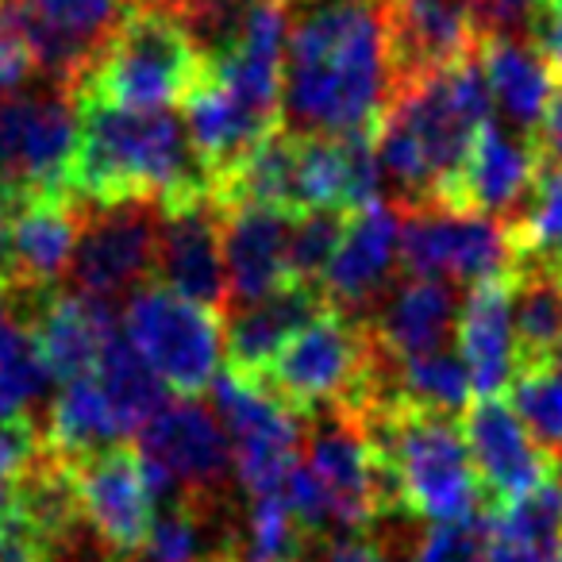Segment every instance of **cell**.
Wrapping results in <instances>:
<instances>
[{
  "instance_id": "obj_28",
  "label": "cell",
  "mask_w": 562,
  "mask_h": 562,
  "mask_svg": "<svg viewBox=\"0 0 562 562\" xmlns=\"http://www.w3.org/2000/svg\"><path fill=\"white\" fill-rule=\"evenodd\" d=\"M97 382H101L109 408L116 416L120 436H139L166 405H170V390L166 382L132 351L124 336H116L101 355V367H97Z\"/></svg>"
},
{
  "instance_id": "obj_35",
  "label": "cell",
  "mask_w": 562,
  "mask_h": 562,
  "mask_svg": "<svg viewBox=\"0 0 562 562\" xmlns=\"http://www.w3.org/2000/svg\"><path fill=\"white\" fill-rule=\"evenodd\" d=\"M490 508L482 505L467 520L436 524L431 531H424V539L413 551V562H490Z\"/></svg>"
},
{
  "instance_id": "obj_36",
  "label": "cell",
  "mask_w": 562,
  "mask_h": 562,
  "mask_svg": "<svg viewBox=\"0 0 562 562\" xmlns=\"http://www.w3.org/2000/svg\"><path fill=\"white\" fill-rule=\"evenodd\" d=\"M43 431H35L32 420L16 424H0V516L12 508V490H16V477L24 470V462L35 454Z\"/></svg>"
},
{
  "instance_id": "obj_14",
  "label": "cell",
  "mask_w": 562,
  "mask_h": 562,
  "mask_svg": "<svg viewBox=\"0 0 562 562\" xmlns=\"http://www.w3.org/2000/svg\"><path fill=\"white\" fill-rule=\"evenodd\" d=\"M462 436H467L485 505H508L524 497L543 485L554 470V459L531 439L513 405L501 397H477L462 413Z\"/></svg>"
},
{
  "instance_id": "obj_42",
  "label": "cell",
  "mask_w": 562,
  "mask_h": 562,
  "mask_svg": "<svg viewBox=\"0 0 562 562\" xmlns=\"http://www.w3.org/2000/svg\"><path fill=\"white\" fill-rule=\"evenodd\" d=\"M536 147L543 158L562 166V78H559V86H551V97H547L543 120H539V127H536Z\"/></svg>"
},
{
  "instance_id": "obj_32",
  "label": "cell",
  "mask_w": 562,
  "mask_h": 562,
  "mask_svg": "<svg viewBox=\"0 0 562 562\" xmlns=\"http://www.w3.org/2000/svg\"><path fill=\"white\" fill-rule=\"evenodd\" d=\"M209 497H170L155 508L139 551L147 562H209Z\"/></svg>"
},
{
  "instance_id": "obj_6",
  "label": "cell",
  "mask_w": 562,
  "mask_h": 562,
  "mask_svg": "<svg viewBox=\"0 0 562 562\" xmlns=\"http://www.w3.org/2000/svg\"><path fill=\"white\" fill-rule=\"evenodd\" d=\"M124 339L132 351L155 370L170 393L196 397L220 374V313L178 297L166 285L150 281L127 301Z\"/></svg>"
},
{
  "instance_id": "obj_5",
  "label": "cell",
  "mask_w": 562,
  "mask_h": 562,
  "mask_svg": "<svg viewBox=\"0 0 562 562\" xmlns=\"http://www.w3.org/2000/svg\"><path fill=\"white\" fill-rule=\"evenodd\" d=\"M209 70V58L196 50L189 32L147 0H132V9L116 24L89 70L74 86V104H112V109L158 112L181 109L196 81Z\"/></svg>"
},
{
  "instance_id": "obj_18",
  "label": "cell",
  "mask_w": 562,
  "mask_h": 562,
  "mask_svg": "<svg viewBox=\"0 0 562 562\" xmlns=\"http://www.w3.org/2000/svg\"><path fill=\"white\" fill-rule=\"evenodd\" d=\"M539 147L528 135H516L505 124H485L462 162L459 178L447 186L436 209L477 212V216H508L528 193L539 170Z\"/></svg>"
},
{
  "instance_id": "obj_1",
  "label": "cell",
  "mask_w": 562,
  "mask_h": 562,
  "mask_svg": "<svg viewBox=\"0 0 562 562\" xmlns=\"http://www.w3.org/2000/svg\"><path fill=\"white\" fill-rule=\"evenodd\" d=\"M390 93L382 0H316L285 40L281 127L301 135L378 132Z\"/></svg>"
},
{
  "instance_id": "obj_23",
  "label": "cell",
  "mask_w": 562,
  "mask_h": 562,
  "mask_svg": "<svg viewBox=\"0 0 562 562\" xmlns=\"http://www.w3.org/2000/svg\"><path fill=\"white\" fill-rule=\"evenodd\" d=\"M477 63L490 89V104H497L501 112V124L536 139L547 97H551V70L543 66V58L531 50L524 35H485L477 47Z\"/></svg>"
},
{
  "instance_id": "obj_13",
  "label": "cell",
  "mask_w": 562,
  "mask_h": 562,
  "mask_svg": "<svg viewBox=\"0 0 562 562\" xmlns=\"http://www.w3.org/2000/svg\"><path fill=\"white\" fill-rule=\"evenodd\" d=\"M74 477H78L81 520L97 531L112 559H127L139 551L158 508L147 474H143L139 451L116 443L86 459H74Z\"/></svg>"
},
{
  "instance_id": "obj_38",
  "label": "cell",
  "mask_w": 562,
  "mask_h": 562,
  "mask_svg": "<svg viewBox=\"0 0 562 562\" xmlns=\"http://www.w3.org/2000/svg\"><path fill=\"white\" fill-rule=\"evenodd\" d=\"M58 547L20 513L0 516V562H55Z\"/></svg>"
},
{
  "instance_id": "obj_9",
  "label": "cell",
  "mask_w": 562,
  "mask_h": 562,
  "mask_svg": "<svg viewBox=\"0 0 562 562\" xmlns=\"http://www.w3.org/2000/svg\"><path fill=\"white\" fill-rule=\"evenodd\" d=\"M139 462L155 501L212 497L232 470V443L212 408L181 397L139 431Z\"/></svg>"
},
{
  "instance_id": "obj_15",
  "label": "cell",
  "mask_w": 562,
  "mask_h": 562,
  "mask_svg": "<svg viewBox=\"0 0 562 562\" xmlns=\"http://www.w3.org/2000/svg\"><path fill=\"white\" fill-rule=\"evenodd\" d=\"M24 328L35 336L43 367L58 382L89 378L101 367V355L120 336V321L112 301L89 297V293L47 290L35 297L24 313Z\"/></svg>"
},
{
  "instance_id": "obj_11",
  "label": "cell",
  "mask_w": 562,
  "mask_h": 562,
  "mask_svg": "<svg viewBox=\"0 0 562 562\" xmlns=\"http://www.w3.org/2000/svg\"><path fill=\"white\" fill-rule=\"evenodd\" d=\"M158 209L143 201L97 209L81 220L78 250H74L70 273L78 293L112 301L143 281H155L158 262Z\"/></svg>"
},
{
  "instance_id": "obj_26",
  "label": "cell",
  "mask_w": 562,
  "mask_h": 562,
  "mask_svg": "<svg viewBox=\"0 0 562 562\" xmlns=\"http://www.w3.org/2000/svg\"><path fill=\"white\" fill-rule=\"evenodd\" d=\"M505 235L513 247V266H551L562 270V166L551 158H539V170L531 178L528 193L520 196L505 216Z\"/></svg>"
},
{
  "instance_id": "obj_30",
  "label": "cell",
  "mask_w": 562,
  "mask_h": 562,
  "mask_svg": "<svg viewBox=\"0 0 562 562\" xmlns=\"http://www.w3.org/2000/svg\"><path fill=\"white\" fill-rule=\"evenodd\" d=\"M308 531L297 524L285 497H258L243 531H232L227 562H301L308 551Z\"/></svg>"
},
{
  "instance_id": "obj_40",
  "label": "cell",
  "mask_w": 562,
  "mask_h": 562,
  "mask_svg": "<svg viewBox=\"0 0 562 562\" xmlns=\"http://www.w3.org/2000/svg\"><path fill=\"white\" fill-rule=\"evenodd\" d=\"M316 562H385V547L367 531H331L321 539Z\"/></svg>"
},
{
  "instance_id": "obj_25",
  "label": "cell",
  "mask_w": 562,
  "mask_h": 562,
  "mask_svg": "<svg viewBox=\"0 0 562 562\" xmlns=\"http://www.w3.org/2000/svg\"><path fill=\"white\" fill-rule=\"evenodd\" d=\"M559 344H562V270L516 262L513 266L516 374L539 370V367H554Z\"/></svg>"
},
{
  "instance_id": "obj_8",
  "label": "cell",
  "mask_w": 562,
  "mask_h": 562,
  "mask_svg": "<svg viewBox=\"0 0 562 562\" xmlns=\"http://www.w3.org/2000/svg\"><path fill=\"white\" fill-rule=\"evenodd\" d=\"M78 150V109L66 89L0 97V186L32 196H70V166Z\"/></svg>"
},
{
  "instance_id": "obj_45",
  "label": "cell",
  "mask_w": 562,
  "mask_h": 562,
  "mask_svg": "<svg viewBox=\"0 0 562 562\" xmlns=\"http://www.w3.org/2000/svg\"><path fill=\"white\" fill-rule=\"evenodd\" d=\"M554 370L562 374V344H559V355H554Z\"/></svg>"
},
{
  "instance_id": "obj_44",
  "label": "cell",
  "mask_w": 562,
  "mask_h": 562,
  "mask_svg": "<svg viewBox=\"0 0 562 562\" xmlns=\"http://www.w3.org/2000/svg\"><path fill=\"white\" fill-rule=\"evenodd\" d=\"M250 4H281V9H285L290 0H250Z\"/></svg>"
},
{
  "instance_id": "obj_29",
  "label": "cell",
  "mask_w": 562,
  "mask_h": 562,
  "mask_svg": "<svg viewBox=\"0 0 562 562\" xmlns=\"http://www.w3.org/2000/svg\"><path fill=\"white\" fill-rule=\"evenodd\" d=\"M390 382H393V397L397 401H408V405L428 408V413H443V416L467 413V401H470V393H474L470 390L467 367H462V359L451 351L393 359Z\"/></svg>"
},
{
  "instance_id": "obj_7",
  "label": "cell",
  "mask_w": 562,
  "mask_h": 562,
  "mask_svg": "<svg viewBox=\"0 0 562 562\" xmlns=\"http://www.w3.org/2000/svg\"><path fill=\"white\" fill-rule=\"evenodd\" d=\"M212 401L216 416L232 443V470L250 497H281L285 477L297 467L301 420L285 408L258 378L224 374L212 378Z\"/></svg>"
},
{
  "instance_id": "obj_34",
  "label": "cell",
  "mask_w": 562,
  "mask_h": 562,
  "mask_svg": "<svg viewBox=\"0 0 562 562\" xmlns=\"http://www.w3.org/2000/svg\"><path fill=\"white\" fill-rule=\"evenodd\" d=\"M351 212H308L290 224V281L321 290V278L344 239V224Z\"/></svg>"
},
{
  "instance_id": "obj_20",
  "label": "cell",
  "mask_w": 562,
  "mask_h": 562,
  "mask_svg": "<svg viewBox=\"0 0 562 562\" xmlns=\"http://www.w3.org/2000/svg\"><path fill=\"white\" fill-rule=\"evenodd\" d=\"M459 359L477 397H501L513 385V273L470 285L459 313Z\"/></svg>"
},
{
  "instance_id": "obj_39",
  "label": "cell",
  "mask_w": 562,
  "mask_h": 562,
  "mask_svg": "<svg viewBox=\"0 0 562 562\" xmlns=\"http://www.w3.org/2000/svg\"><path fill=\"white\" fill-rule=\"evenodd\" d=\"M528 43L543 66L562 78V0H536L528 12Z\"/></svg>"
},
{
  "instance_id": "obj_4",
  "label": "cell",
  "mask_w": 562,
  "mask_h": 562,
  "mask_svg": "<svg viewBox=\"0 0 562 562\" xmlns=\"http://www.w3.org/2000/svg\"><path fill=\"white\" fill-rule=\"evenodd\" d=\"M359 424L374 439L405 513L431 524H454L485 505L467 436L454 416L390 401Z\"/></svg>"
},
{
  "instance_id": "obj_19",
  "label": "cell",
  "mask_w": 562,
  "mask_h": 562,
  "mask_svg": "<svg viewBox=\"0 0 562 562\" xmlns=\"http://www.w3.org/2000/svg\"><path fill=\"white\" fill-rule=\"evenodd\" d=\"M290 216L258 204L220 209V247H224L227 293L235 308L266 301L270 293L293 285L290 281Z\"/></svg>"
},
{
  "instance_id": "obj_2",
  "label": "cell",
  "mask_w": 562,
  "mask_h": 562,
  "mask_svg": "<svg viewBox=\"0 0 562 562\" xmlns=\"http://www.w3.org/2000/svg\"><path fill=\"white\" fill-rule=\"evenodd\" d=\"M78 109V150L70 166V196L93 209L143 201L162 216L212 201L209 178L196 162L189 135L170 109L135 112L112 104Z\"/></svg>"
},
{
  "instance_id": "obj_37",
  "label": "cell",
  "mask_w": 562,
  "mask_h": 562,
  "mask_svg": "<svg viewBox=\"0 0 562 562\" xmlns=\"http://www.w3.org/2000/svg\"><path fill=\"white\" fill-rule=\"evenodd\" d=\"M27 74H35L32 50H27L12 4L0 0V93H16L27 81Z\"/></svg>"
},
{
  "instance_id": "obj_27",
  "label": "cell",
  "mask_w": 562,
  "mask_h": 562,
  "mask_svg": "<svg viewBox=\"0 0 562 562\" xmlns=\"http://www.w3.org/2000/svg\"><path fill=\"white\" fill-rule=\"evenodd\" d=\"M43 439H47L58 454H66V459H86V454L116 447V439H124L97 374L63 382L55 405H50Z\"/></svg>"
},
{
  "instance_id": "obj_21",
  "label": "cell",
  "mask_w": 562,
  "mask_h": 562,
  "mask_svg": "<svg viewBox=\"0 0 562 562\" xmlns=\"http://www.w3.org/2000/svg\"><path fill=\"white\" fill-rule=\"evenodd\" d=\"M81 235V209L74 196L47 193L32 196L9 224V255L16 285L55 290L58 278L70 270Z\"/></svg>"
},
{
  "instance_id": "obj_24",
  "label": "cell",
  "mask_w": 562,
  "mask_h": 562,
  "mask_svg": "<svg viewBox=\"0 0 562 562\" xmlns=\"http://www.w3.org/2000/svg\"><path fill=\"white\" fill-rule=\"evenodd\" d=\"M454 324L451 285L439 278H408L397 293L382 305L374 339L390 359H413V355L443 351V339Z\"/></svg>"
},
{
  "instance_id": "obj_33",
  "label": "cell",
  "mask_w": 562,
  "mask_h": 562,
  "mask_svg": "<svg viewBox=\"0 0 562 562\" xmlns=\"http://www.w3.org/2000/svg\"><path fill=\"white\" fill-rule=\"evenodd\" d=\"M513 413L524 420L539 447L551 459L562 454V374L554 367L524 370L513 378Z\"/></svg>"
},
{
  "instance_id": "obj_31",
  "label": "cell",
  "mask_w": 562,
  "mask_h": 562,
  "mask_svg": "<svg viewBox=\"0 0 562 562\" xmlns=\"http://www.w3.org/2000/svg\"><path fill=\"white\" fill-rule=\"evenodd\" d=\"M50 374L35 336L20 321L0 324V424L32 420V405L47 393Z\"/></svg>"
},
{
  "instance_id": "obj_17",
  "label": "cell",
  "mask_w": 562,
  "mask_h": 562,
  "mask_svg": "<svg viewBox=\"0 0 562 562\" xmlns=\"http://www.w3.org/2000/svg\"><path fill=\"white\" fill-rule=\"evenodd\" d=\"M401 255V209L390 201H374L355 209L344 224L336 255L321 278V293L328 305L362 316L370 301L385 290L393 262Z\"/></svg>"
},
{
  "instance_id": "obj_16",
  "label": "cell",
  "mask_w": 562,
  "mask_h": 562,
  "mask_svg": "<svg viewBox=\"0 0 562 562\" xmlns=\"http://www.w3.org/2000/svg\"><path fill=\"white\" fill-rule=\"evenodd\" d=\"M162 216V212H158ZM155 281L178 297L227 313L232 293H227L224 247H220V209L212 201L181 209L173 216L158 220V262Z\"/></svg>"
},
{
  "instance_id": "obj_3",
  "label": "cell",
  "mask_w": 562,
  "mask_h": 562,
  "mask_svg": "<svg viewBox=\"0 0 562 562\" xmlns=\"http://www.w3.org/2000/svg\"><path fill=\"white\" fill-rule=\"evenodd\" d=\"M490 89L477 55L459 58L413 86L397 89L374 132L382 178L393 181L401 209L439 204L477 132L490 124Z\"/></svg>"
},
{
  "instance_id": "obj_43",
  "label": "cell",
  "mask_w": 562,
  "mask_h": 562,
  "mask_svg": "<svg viewBox=\"0 0 562 562\" xmlns=\"http://www.w3.org/2000/svg\"><path fill=\"white\" fill-rule=\"evenodd\" d=\"M490 562H562V543L520 547V543H501V539H493Z\"/></svg>"
},
{
  "instance_id": "obj_41",
  "label": "cell",
  "mask_w": 562,
  "mask_h": 562,
  "mask_svg": "<svg viewBox=\"0 0 562 562\" xmlns=\"http://www.w3.org/2000/svg\"><path fill=\"white\" fill-rule=\"evenodd\" d=\"M536 0H485L482 9V40L485 35H520Z\"/></svg>"
},
{
  "instance_id": "obj_12",
  "label": "cell",
  "mask_w": 562,
  "mask_h": 562,
  "mask_svg": "<svg viewBox=\"0 0 562 562\" xmlns=\"http://www.w3.org/2000/svg\"><path fill=\"white\" fill-rule=\"evenodd\" d=\"M32 50V63L50 86L74 93L81 74L109 43L132 0H9Z\"/></svg>"
},
{
  "instance_id": "obj_22",
  "label": "cell",
  "mask_w": 562,
  "mask_h": 562,
  "mask_svg": "<svg viewBox=\"0 0 562 562\" xmlns=\"http://www.w3.org/2000/svg\"><path fill=\"white\" fill-rule=\"evenodd\" d=\"M324 308V293L313 285H285L266 301L239 308L227 324V370L247 378H262L278 351L290 344L297 328H305Z\"/></svg>"
},
{
  "instance_id": "obj_10",
  "label": "cell",
  "mask_w": 562,
  "mask_h": 562,
  "mask_svg": "<svg viewBox=\"0 0 562 562\" xmlns=\"http://www.w3.org/2000/svg\"><path fill=\"white\" fill-rule=\"evenodd\" d=\"M397 258L413 278H451L470 285L513 273L505 224L477 212L436 209V204L405 209Z\"/></svg>"
}]
</instances>
